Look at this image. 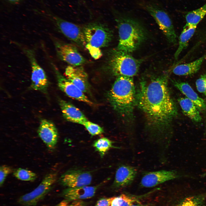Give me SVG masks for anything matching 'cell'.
<instances>
[{
	"mask_svg": "<svg viewBox=\"0 0 206 206\" xmlns=\"http://www.w3.org/2000/svg\"><path fill=\"white\" fill-rule=\"evenodd\" d=\"M92 176L90 173L81 170L69 171L60 178L61 183L68 188H74L88 186L92 181Z\"/></svg>",
	"mask_w": 206,
	"mask_h": 206,
	"instance_id": "obj_11",
	"label": "cell"
},
{
	"mask_svg": "<svg viewBox=\"0 0 206 206\" xmlns=\"http://www.w3.org/2000/svg\"><path fill=\"white\" fill-rule=\"evenodd\" d=\"M81 124L84 126L92 135L100 134L104 132V130L98 124L88 120L84 122Z\"/></svg>",
	"mask_w": 206,
	"mask_h": 206,
	"instance_id": "obj_28",
	"label": "cell"
},
{
	"mask_svg": "<svg viewBox=\"0 0 206 206\" xmlns=\"http://www.w3.org/2000/svg\"><path fill=\"white\" fill-rule=\"evenodd\" d=\"M131 206H152L151 205L148 204H144L141 203L139 201H137L135 203H134L133 205H132Z\"/></svg>",
	"mask_w": 206,
	"mask_h": 206,
	"instance_id": "obj_34",
	"label": "cell"
},
{
	"mask_svg": "<svg viewBox=\"0 0 206 206\" xmlns=\"http://www.w3.org/2000/svg\"><path fill=\"white\" fill-rule=\"evenodd\" d=\"M206 15V3L197 9L187 13L185 16L187 23L197 26Z\"/></svg>",
	"mask_w": 206,
	"mask_h": 206,
	"instance_id": "obj_24",
	"label": "cell"
},
{
	"mask_svg": "<svg viewBox=\"0 0 206 206\" xmlns=\"http://www.w3.org/2000/svg\"><path fill=\"white\" fill-rule=\"evenodd\" d=\"M66 77L80 88L84 92L89 90L88 76L82 66L69 65L65 69Z\"/></svg>",
	"mask_w": 206,
	"mask_h": 206,
	"instance_id": "obj_16",
	"label": "cell"
},
{
	"mask_svg": "<svg viewBox=\"0 0 206 206\" xmlns=\"http://www.w3.org/2000/svg\"><path fill=\"white\" fill-rule=\"evenodd\" d=\"M144 196H138L122 194L114 197L111 206H131L135 203L139 201Z\"/></svg>",
	"mask_w": 206,
	"mask_h": 206,
	"instance_id": "obj_23",
	"label": "cell"
},
{
	"mask_svg": "<svg viewBox=\"0 0 206 206\" xmlns=\"http://www.w3.org/2000/svg\"><path fill=\"white\" fill-rule=\"evenodd\" d=\"M172 82L175 86L186 97L192 101L199 110L206 109V102L205 101L199 96L188 83L175 80Z\"/></svg>",
	"mask_w": 206,
	"mask_h": 206,
	"instance_id": "obj_19",
	"label": "cell"
},
{
	"mask_svg": "<svg viewBox=\"0 0 206 206\" xmlns=\"http://www.w3.org/2000/svg\"><path fill=\"white\" fill-rule=\"evenodd\" d=\"M57 80L58 85L60 89L68 97L90 105L92 102L80 88L66 77L62 76L58 70L54 68Z\"/></svg>",
	"mask_w": 206,
	"mask_h": 206,
	"instance_id": "obj_12",
	"label": "cell"
},
{
	"mask_svg": "<svg viewBox=\"0 0 206 206\" xmlns=\"http://www.w3.org/2000/svg\"><path fill=\"white\" fill-rule=\"evenodd\" d=\"M24 51L29 61L31 68V88L35 90L45 92L48 82L44 71L37 62L34 53L32 50L25 49Z\"/></svg>",
	"mask_w": 206,
	"mask_h": 206,
	"instance_id": "obj_9",
	"label": "cell"
},
{
	"mask_svg": "<svg viewBox=\"0 0 206 206\" xmlns=\"http://www.w3.org/2000/svg\"><path fill=\"white\" fill-rule=\"evenodd\" d=\"M13 175L17 179L23 181H32L37 178V175L32 171L26 169L19 168L13 172Z\"/></svg>",
	"mask_w": 206,
	"mask_h": 206,
	"instance_id": "obj_27",
	"label": "cell"
},
{
	"mask_svg": "<svg viewBox=\"0 0 206 206\" xmlns=\"http://www.w3.org/2000/svg\"><path fill=\"white\" fill-rule=\"evenodd\" d=\"M166 74L143 80L136 95V103L147 120L148 141L163 150L169 142L167 130L176 113L168 87Z\"/></svg>",
	"mask_w": 206,
	"mask_h": 206,
	"instance_id": "obj_1",
	"label": "cell"
},
{
	"mask_svg": "<svg viewBox=\"0 0 206 206\" xmlns=\"http://www.w3.org/2000/svg\"><path fill=\"white\" fill-rule=\"evenodd\" d=\"M197 26L186 23L184 27L179 38V45L174 54V58L177 60L182 52L188 45L189 41L193 35Z\"/></svg>",
	"mask_w": 206,
	"mask_h": 206,
	"instance_id": "obj_22",
	"label": "cell"
},
{
	"mask_svg": "<svg viewBox=\"0 0 206 206\" xmlns=\"http://www.w3.org/2000/svg\"><path fill=\"white\" fill-rule=\"evenodd\" d=\"M137 173V170L134 167L127 165H120L116 171L112 187L120 189L128 186L134 180Z\"/></svg>",
	"mask_w": 206,
	"mask_h": 206,
	"instance_id": "obj_15",
	"label": "cell"
},
{
	"mask_svg": "<svg viewBox=\"0 0 206 206\" xmlns=\"http://www.w3.org/2000/svg\"><path fill=\"white\" fill-rule=\"evenodd\" d=\"M113 13L118 29L117 48L130 53L136 50L146 39V32L137 20L114 10Z\"/></svg>",
	"mask_w": 206,
	"mask_h": 206,
	"instance_id": "obj_2",
	"label": "cell"
},
{
	"mask_svg": "<svg viewBox=\"0 0 206 206\" xmlns=\"http://www.w3.org/2000/svg\"><path fill=\"white\" fill-rule=\"evenodd\" d=\"M206 194L194 195L187 197L177 206H204Z\"/></svg>",
	"mask_w": 206,
	"mask_h": 206,
	"instance_id": "obj_25",
	"label": "cell"
},
{
	"mask_svg": "<svg viewBox=\"0 0 206 206\" xmlns=\"http://www.w3.org/2000/svg\"><path fill=\"white\" fill-rule=\"evenodd\" d=\"M52 18L65 37L80 47L86 48V43L82 27L56 16H52Z\"/></svg>",
	"mask_w": 206,
	"mask_h": 206,
	"instance_id": "obj_8",
	"label": "cell"
},
{
	"mask_svg": "<svg viewBox=\"0 0 206 206\" xmlns=\"http://www.w3.org/2000/svg\"><path fill=\"white\" fill-rule=\"evenodd\" d=\"M178 177L177 173L173 171L163 170L147 171L143 173L140 184L143 187H152L175 179Z\"/></svg>",
	"mask_w": 206,
	"mask_h": 206,
	"instance_id": "obj_13",
	"label": "cell"
},
{
	"mask_svg": "<svg viewBox=\"0 0 206 206\" xmlns=\"http://www.w3.org/2000/svg\"><path fill=\"white\" fill-rule=\"evenodd\" d=\"M80 1H84V0H80Z\"/></svg>",
	"mask_w": 206,
	"mask_h": 206,
	"instance_id": "obj_36",
	"label": "cell"
},
{
	"mask_svg": "<svg viewBox=\"0 0 206 206\" xmlns=\"http://www.w3.org/2000/svg\"><path fill=\"white\" fill-rule=\"evenodd\" d=\"M195 84L198 91L206 96V72L196 80Z\"/></svg>",
	"mask_w": 206,
	"mask_h": 206,
	"instance_id": "obj_29",
	"label": "cell"
},
{
	"mask_svg": "<svg viewBox=\"0 0 206 206\" xmlns=\"http://www.w3.org/2000/svg\"><path fill=\"white\" fill-rule=\"evenodd\" d=\"M69 206H86L85 203L82 200L74 201L70 204Z\"/></svg>",
	"mask_w": 206,
	"mask_h": 206,
	"instance_id": "obj_32",
	"label": "cell"
},
{
	"mask_svg": "<svg viewBox=\"0 0 206 206\" xmlns=\"http://www.w3.org/2000/svg\"><path fill=\"white\" fill-rule=\"evenodd\" d=\"M13 172L12 168L7 165H1L0 167V185L1 186L8 175Z\"/></svg>",
	"mask_w": 206,
	"mask_h": 206,
	"instance_id": "obj_30",
	"label": "cell"
},
{
	"mask_svg": "<svg viewBox=\"0 0 206 206\" xmlns=\"http://www.w3.org/2000/svg\"><path fill=\"white\" fill-rule=\"evenodd\" d=\"M129 53L118 50L112 49L109 52L106 66L115 76L132 77L138 73L142 62Z\"/></svg>",
	"mask_w": 206,
	"mask_h": 206,
	"instance_id": "obj_4",
	"label": "cell"
},
{
	"mask_svg": "<svg viewBox=\"0 0 206 206\" xmlns=\"http://www.w3.org/2000/svg\"><path fill=\"white\" fill-rule=\"evenodd\" d=\"M8 1L11 3H15L18 2L21 0H7Z\"/></svg>",
	"mask_w": 206,
	"mask_h": 206,
	"instance_id": "obj_35",
	"label": "cell"
},
{
	"mask_svg": "<svg viewBox=\"0 0 206 206\" xmlns=\"http://www.w3.org/2000/svg\"><path fill=\"white\" fill-rule=\"evenodd\" d=\"M141 6L153 18L169 42L177 44V35L172 21L163 8L152 2L142 3Z\"/></svg>",
	"mask_w": 206,
	"mask_h": 206,
	"instance_id": "obj_6",
	"label": "cell"
},
{
	"mask_svg": "<svg viewBox=\"0 0 206 206\" xmlns=\"http://www.w3.org/2000/svg\"><path fill=\"white\" fill-rule=\"evenodd\" d=\"M136 94L132 77H117L109 93L110 102L115 110L124 116L132 114L136 103Z\"/></svg>",
	"mask_w": 206,
	"mask_h": 206,
	"instance_id": "obj_3",
	"label": "cell"
},
{
	"mask_svg": "<svg viewBox=\"0 0 206 206\" xmlns=\"http://www.w3.org/2000/svg\"><path fill=\"white\" fill-rule=\"evenodd\" d=\"M68 200L65 199L54 206H69L70 204Z\"/></svg>",
	"mask_w": 206,
	"mask_h": 206,
	"instance_id": "obj_33",
	"label": "cell"
},
{
	"mask_svg": "<svg viewBox=\"0 0 206 206\" xmlns=\"http://www.w3.org/2000/svg\"><path fill=\"white\" fill-rule=\"evenodd\" d=\"M59 103L63 116L67 120L81 124L88 120L79 109L71 103L63 100H60Z\"/></svg>",
	"mask_w": 206,
	"mask_h": 206,
	"instance_id": "obj_18",
	"label": "cell"
},
{
	"mask_svg": "<svg viewBox=\"0 0 206 206\" xmlns=\"http://www.w3.org/2000/svg\"><path fill=\"white\" fill-rule=\"evenodd\" d=\"M98 186H83L74 188H68L62 193L65 199L69 201L82 200L90 199L95 195Z\"/></svg>",
	"mask_w": 206,
	"mask_h": 206,
	"instance_id": "obj_17",
	"label": "cell"
},
{
	"mask_svg": "<svg viewBox=\"0 0 206 206\" xmlns=\"http://www.w3.org/2000/svg\"><path fill=\"white\" fill-rule=\"evenodd\" d=\"M178 102L184 114L195 122L201 121V117L199 109L192 101L185 97L180 98Z\"/></svg>",
	"mask_w": 206,
	"mask_h": 206,
	"instance_id": "obj_21",
	"label": "cell"
},
{
	"mask_svg": "<svg viewBox=\"0 0 206 206\" xmlns=\"http://www.w3.org/2000/svg\"><path fill=\"white\" fill-rule=\"evenodd\" d=\"M57 179V174L55 172H52L47 174L36 188L19 199V203L24 206L36 205L49 192Z\"/></svg>",
	"mask_w": 206,
	"mask_h": 206,
	"instance_id": "obj_7",
	"label": "cell"
},
{
	"mask_svg": "<svg viewBox=\"0 0 206 206\" xmlns=\"http://www.w3.org/2000/svg\"><path fill=\"white\" fill-rule=\"evenodd\" d=\"M114 197L101 198L97 201L94 206H111Z\"/></svg>",
	"mask_w": 206,
	"mask_h": 206,
	"instance_id": "obj_31",
	"label": "cell"
},
{
	"mask_svg": "<svg viewBox=\"0 0 206 206\" xmlns=\"http://www.w3.org/2000/svg\"><path fill=\"white\" fill-rule=\"evenodd\" d=\"M38 135L50 150L55 147L58 139V133L57 128L52 121L46 119L41 120L37 130Z\"/></svg>",
	"mask_w": 206,
	"mask_h": 206,
	"instance_id": "obj_14",
	"label": "cell"
},
{
	"mask_svg": "<svg viewBox=\"0 0 206 206\" xmlns=\"http://www.w3.org/2000/svg\"><path fill=\"white\" fill-rule=\"evenodd\" d=\"M54 44L58 57L69 65L82 66L86 63V60L74 45L58 41H54Z\"/></svg>",
	"mask_w": 206,
	"mask_h": 206,
	"instance_id": "obj_10",
	"label": "cell"
},
{
	"mask_svg": "<svg viewBox=\"0 0 206 206\" xmlns=\"http://www.w3.org/2000/svg\"><path fill=\"white\" fill-rule=\"evenodd\" d=\"M86 43V48L100 49L108 46L112 40V31L105 24L98 22L89 23L83 27Z\"/></svg>",
	"mask_w": 206,
	"mask_h": 206,
	"instance_id": "obj_5",
	"label": "cell"
},
{
	"mask_svg": "<svg viewBox=\"0 0 206 206\" xmlns=\"http://www.w3.org/2000/svg\"><path fill=\"white\" fill-rule=\"evenodd\" d=\"M113 142L106 137H103L95 140L93 144V146L98 151L101 156H103L110 148L114 146Z\"/></svg>",
	"mask_w": 206,
	"mask_h": 206,
	"instance_id": "obj_26",
	"label": "cell"
},
{
	"mask_svg": "<svg viewBox=\"0 0 206 206\" xmlns=\"http://www.w3.org/2000/svg\"><path fill=\"white\" fill-rule=\"evenodd\" d=\"M206 58V56L199 58L191 62L178 65L173 70V73L178 76L191 75L197 73Z\"/></svg>",
	"mask_w": 206,
	"mask_h": 206,
	"instance_id": "obj_20",
	"label": "cell"
}]
</instances>
